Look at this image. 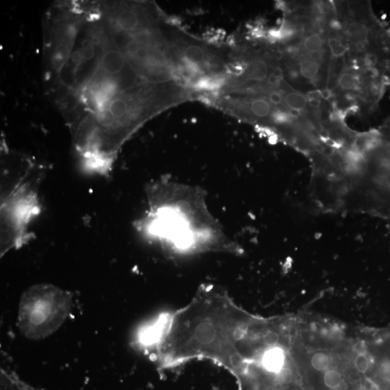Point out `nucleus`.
<instances>
[{"label": "nucleus", "mask_w": 390, "mask_h": 390, "mask_svg": "<svg viewBox=\"0 0 390 390\" xmlns=\"http://www.w3.org/2000/svg\"><path fill=\"white\" fill-rule=\"evenodd\" d=\"M329 54L332 59H343L349 50V43H346L345 38L338 34H331L327 39Z\"/></svg>", "instance_id": "obj_10"}, {"label": "nucleus", "mask_w": 390, "mask_h": 390, "mask_svg": "<svg viewBox=\"0 0 390 390\" xmlns=\"http://www.w3.org/2000/svg\"><path fill=\"white\" fill-rule=\"evenodd\" d=\"M342 382L341 374L335 370H330L325 373L324 376V382L327 387L331 389H336L340 386Z\"/></svg>", "instance_id": "obj_13"}, {"label": "nucleus", "mask_w": 390, "mask_h": 390, "mask_svg": "<svg viewBox=\"0 0 390 390\" xmlns=\"http://www.w3.org/2000/svg\"><path fill=\"white\" fill-rule=\"evenodd\" d=\"M285 360L284 351L280 347L274 345L265 352L261 364L266 371L276 374L284 367Z\"/></svg>", "instance_id": "obj_8"}, {"label": "nucleus", "mask_w": 390, "mask_h": 390, "mask_svg": "<svg viewBox=\"0 0 390 390\" xmlns=\"http://www.w3.org/2000/svg\"><path fill=\"white\" fill-rule=\"evenodd\" d=\"M356 369L360 373H366L369 368V359L366 354H358L355 360Z\"/></svg>", "instance_id": "obj_15"}, {"label": "nucleus", "mask_w": 390, "mask_h": 390, "mask_svg": "<svg viewBox=\"0 0 390 390\" xmlns=\"http://www.w3.org/2000/svg\"><path fill=\"white\" fill-rule=\"evenodd\" d=\"M1 390H40L27 384L17 377L16 375L1 371Z\"/></svg>", "instance_id": "obj_11"}, {"label": "nucleus", "mask_w": 390, "mask_h": 390, "mask_svg": "<svg viewBox=\"0 0 390 390\" xmlns=\"http://www.w3.org/2000/svg\"><path fill=\"white\" fill-rule=\"evenodd\" d=\"M378 130V135L365 153L372 186L369 197L376 213L390 218V117Z\"/></svg>", "instance_id": "obj_5"}, {"label": "nucleus", "mask_w": 390, "mask_h": 390, "mask_svg": "<svg viewBox=\"0 0 390 390\" xmlns=\"http://www.w3.org/2000/svg\"><path fill=\"white\" fill-rule=\"evenodd\" d=\"M274 375H276L274 376V382L279 385L290 384L294 380V373L290 368L283 367Z\"/></svg>", "instance_id": "obj_14"}, {"label": "nucleus", "mask_w": 390, "mask_h": 390, "mask_svg": "<svg viewBox=\"0 0 390 390\" xmlns=\"http://www.w3.org/2000/svg\"><path fill=\"white\" fill-rule=\"evenodd\" d=\"M354 350L358 354H366L367 345L363 341H358L354 345Z\"/></svg>", "instance_id": "obj_17"}, {"label": "nucleus", "mask_w": 390, "mask_h": 390, "mask_svg": "<svg viewBox=\"0 0 390 390\" xmlns=\"http://www.w3.org/2000/svg\"><path fill=\"white\" fill-rule=\"evenodd\" d=\"M181 83H142L114 97L101 111L86 115L72 127L82 170L107 177L123 144L159 113L190 99Z\"/></svg>", "instance_id": "obj_1"}, {"label": "nucleus", "mask_w": 390, "mask_h": 390, "mask_svg": "<svg viewBox=\"0 0 390 390\" xmlns=\"http://www.w3.org/2000/svg\"><path fill=\"white\" fill-rule=\"evenodd\" d=\"M311 363L314 369L317 371H324L327 369L329 365V359L328 356L323 353H317L313 356Z\"/></svg>", "instance_id": "obj_12"}, {"label": "nucleus", "mask_w": 390, "mask_h": 390, "mask_svg": "<svg viewBox=\"0 0 390 390\" xmlns=\"http://www.w3.org/2000/svg\"><path fill=\"white\" fill-rule=\"evenodd\" d=\"M43 171L30 158L4 154L0 186V254L23 247L34 238L30 226L41 213Z\"/></svg>", "instance_id": "obj_3"}, {"label": "nucleus", "mask_w": 390, "mask_h": 390, "mask_svg": "<svg viewBox=\"0 0 390 390\" xmlns=\"http://www.w3.org/2000/svg\"><path fill=\"white\" fill-rule=\"evenodd\" d=\"M148 209L135 222L138 234L180 254L237 252L207 206L200 187L161 177L148 185Z\"/></svg>", "instance_id": "obj_2"}, {"label": "nucleus", "mask_w": 390, "mask_h": 390, "mask_svg": "<svg viewBox=\"0 0 390 390\" xmlns=\"http://www.w3.org/2000/svg\"><path fill=\"white\" fill-rule=\"evenodd\" d=\"M72 302L74 295L52 284L28 288L19 309L18 326L22 335L34 340L52 336L67 319Z\"/></svg>", "instance_id": "obj_4"}, {"label": "nucleus", "mask_w": 390, "mask_h": 390, "mask_svg": "<svg viewBox=\"0 0 390 390\" xmlns=\"http://www.w3.org/2000/svg\"><path fill=\"white\" fill-rule=\"evenodd\" d=\"M160 13L152 4H115L108 13L111 30L134 36L160 28Z\"/></svg>", "instance_id": "obj_6"}, {"label": "nucleus", "mask_w": 390, "mask_h": 390, "mask_svg": "<svg viewBox=\"0 0 390 390\" xmlns=\"http://www.w3.org/2000/svg\"><path fill=\"white\" fill-rule=\"evenodd\" d=\"M323 32H313L306 34L301 43L300 52L309 55H317L324 52L325 40Z\"/></svg>", "instance_id": "obj_9"}, {"label": "nucleus", "mask_w": 390, "mask_h": 390, "mask_svg": "<svg viewBox=\"0 0 390 390\" xmlns=\"http://www.w3.org/2000/svg\"><path fill=\"white\" fill-rule=\"evenodd\" d=\"M363 388L364 390H379V386L370 379L365 380Z\"/></svg>", "instance_id": "obj_18"}, {"label": "nucleus", "mask_w": 390, "mask_h": 390, "mask_svg": "<svg viewBox=\"0 0 390 390\" xmlns=\"http://www.w3.org/2000/svg\"><path fill=\"white\" fill-rule=\"evenodd\" d=\"M264 342L268 346L277 345L279 342V336L274 332H268L264 336Z\"/></svg>", "instance_id": "obj_16"}, {"label": "nucleus", "mask_w": 390, "mask_h": 390, "mask_svg": "<svg viewBox=\"0 0 390 390\" xmlns=\"http://www.w3.org/2000/svg\"><path fill=\"white\" fill-rule=\"evenodd\" d=\"M280 88L283 91V107L290 111L292 117L297 119L305 113L310 107L308 97L301 93L296 91L284 82H282Z\"/></svg>", "instance_id": "obj_7"}]
</instances>
